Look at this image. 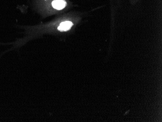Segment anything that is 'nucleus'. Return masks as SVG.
Masks as SVG:
<instances>
[{
    "label": "nucleus",
    "mask_w": 162,
    "mask_h": 122,
    "mask_svg": "<svg viewBox=\"0 0 162 122\" xmlns=\"http://www.w3.org/2000/svg\"><path fill=\"white\" fill-rule=\"evenodd\" d=\"M67 6V3L64 0H55L52 2V7L57 10L64 9Z\"/></svg>",
    "instance_id": "obj_1"
},
{
    "label": "nucleus",
    "mask_w": 162,
    "mask_h": 122,
    "mask_svg": "<svg viewBox=\"0 0 162 122\" xmlns=\"http://www.w3.org/2000/svg\"><path fill=\"white\" fill-rule=\"evenodd\" d=\"M73 25V23L71 22L66 21L61 23L60 24L58 27V29L60 31H67L70 29Z\"/></svg>",
    "instance_id": "obj_2"
}]
</instances>
